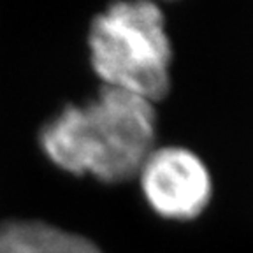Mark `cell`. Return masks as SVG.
Segmentation results:
<instances>
[{
  "mask_svg": "<svg viewBox=\"0 0 253 253\" xmlns=\"http://www.w3.org/2000/svg\"><path fill=\"white\" fill-rule=\"evenodd\" d=\"M157 115L150 100L102 86L84 104H69L41 128L39 142L56 167L107 185L128 181L155 150Z\"/></svg>",
  "mask_w": 253,
  "mask_h": 253,
  "instance_id": "6da1fadb",
  "label": "cell"
},
{
  "mask_svg": "<svg viewBox=\"0 0 253 253\" xmlns=\"http://www.w3.org/2000/svg\"><path fill=\"white\" fill-rule=\"evenodd\" d=\"M90 62L104 86L151 104L170 88L172 49L162 11L151 2H118L97 14L88 32Z\"/></svg>",
  "mask_w": 253,
  "mask_h": 253,
  "instance_id": "7a4b0ae2",
  "label": "cell"
},
{
  "mask_svg": "<svg viewBox=\"0 0 253 253\" xmlns=\"http://www.w3.org/2000/svg\"><path fill=\"white\" fill-rule=\"evenodd\" d=\"M137 176L151 210L167 220L199 216L213 192L204 162L195 153L178 146L153 150Z\"/></svg>",
  "mask_w": 253,
  "mask_h": 253,
  "instance_id": "3957f363",
  "label": "cell"
},
{
  "mask_svg": "<svg viewBox=\"0 0 253 253\" xmlns=\"http://www.w3.org/2000/svg\"><path fill=\"white\" fill-rule=\"evenodd\" d=\"M0 253H102L88 237L39 220L0 223Z\"/></svg>",
  "mask_w": 253,
  "mask_h": 253,
  "instance_id": "277c9868",
  "label": "cell"
}]
</instances>
